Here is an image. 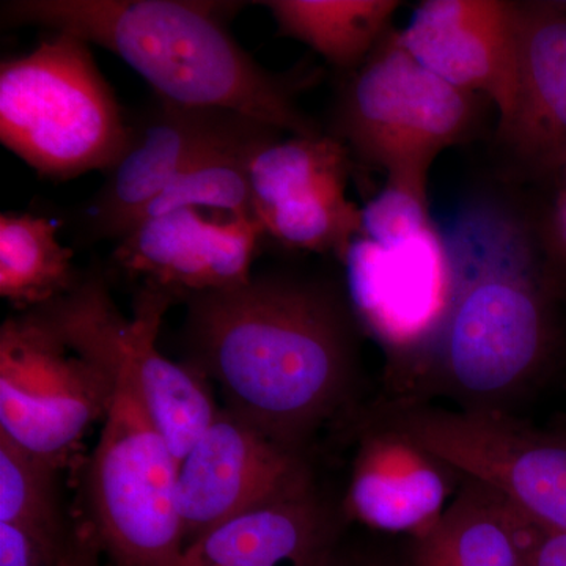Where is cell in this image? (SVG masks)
I'll return each instance as SVG.
<instances>
[{
	"mask_svg": "<svg viewBox=\"0 0 566 566\" xmlns=\"http://www.w3.org/2000/svg\"><path fill=\"white\" fill-rule=\"evenodd\" d=\"M185 304L186 365L219 386L230 415L305 453L348 408L356 335L352 307L331 286L268 271Z\"/></svg>",
	"mask_w": 566,
	"mask_h": 566,
	"instance_id": "obj_1",
	"label": "cell"
},
{
	"mask_svg": "<svg viewBox=\"0 0 566 566\" xmlns=\"http://www.w3.org/2000/svg\"><path fill=\"white\" fill-rule=\"evenodd\" d=\"M444 238L452 262L449 307L401 400L444 394L461 409L506 411L556 352V282L524 227L491 205L461 212Z\"/></svg>",
	"mask_w": 566,
	"mask_h": 566,
	"instance_id": "obj_2",
	"label": "cell"
},
{
	"mask_svg": "<svg viewBox=\"0 0 566 566\" xmlns=\"http://www.w3.org/2000/svg\"><path fill=\"white\" fill-rule=\"evenodd\" d=\"M244 3L207 0H9L3 28L70 33L117 55L155 95L233 112L292 136L322 134L296 103L297 81L263 69L227 21Z\"/></svg>",
	"mask_w": 566,
	"mask_h": 566,
	"instance_id": "obj_3",
	"label": "cell"
},
{
	"mask_svg": "<svg viewBox=\"0 0 566 566\" xmlns=\"http://www.w3.org/2000/svg\"><path fill=\"white\" fill-rule=\"evenodd\" d=\"M129 136L132 123L84 40L54 32L0 63V140L41 178L106 174Z\"/></svg>",
	"mask_w": 566,
	"mask_h": 566,
	"instance_id": "obj_4",
	"label": "cell"
},
{
	"mask_svg": "<svg viewBox=\"0 0 566 566\" xmlns=\"http://www.w3.org/2000/svg\"><path fill=\"white\" fill-rule=\"evenodd\" d=\"M84 353L111 371L114 386L88 464L82 524L114 566H178L185 551L178 461L132 376L102 354Z\"/></svg>",
	"mask_w": 566,
	"mask_h": 566,
	"instance_id": "obj_5",
	"label": "cell"
},
{
	"mask_svg": "<svg viewBox=\"0 0 566 566\" xmlns=\"http://www.w3.org/2000/svg\"><path fill=\"white\" fill-rule=\"evenodd\" d=\"M472 95L420 65L390 31L346 82L333 136L387 180L427 188L434 158L474 125Z\"/></svg>",
	"mask_w": 566,
	"mask_h": 566,
	"instance_id": "obj_6",
	"label": "cell"
},
{
	"mask_svg": "<svg viewBox=\"0 0 566 566\" xmlns=\"http://www.w3.org/2000/svg\"><path fill=\"white\" fill-rule=\"evenodd\" d=\"M170 305L161 296L137 293L128 318L115 304L104 274L87 271L70 293L35 312L65 340L103 354L132 376L142 403L180 463L219 408L203 375L158 349Z\"/></svg>",
	"mask_w": 566,
	"mask_h": 566,
	"instance_id": "obj_7",
	"label": "cell"
},
{
	"mask_svg": "<svg viewBox=\"0 0 566 566\" xmlns=\"http://www.w3.org/2000/svg\"><path fill=\"white\" fill-rule=\"evenodd\" d=\"M378 419L458 475L501 494L536 526L566 534V434L538 430L509 411L424 401H394Z\"/></svg>",
	"mask_w": 566,
	"mask_h": 566,
	"instance_id": "obj_8",
	"label": "cell"
},
{
	"mask_svg": "<svg viewBox=\"0 0 566 566\" xmlns=\"http://www.w3.org/2000/svg\"><path fill=\"white\" fill-rule=\"evenodd\" d=\"M114 378L33 311L0 327V436L66 468L92 423L103 420Z\"/></svg>",
	"mask_w": 566,
	"mask_h": 566,
	"instance_id": "obj_9",
	"label": "cell"
},
{
	"mask_svg": "<svg viewBox=\"0 0 566 566\" xmlns=\"http://www.w3.org/2000/svg\"><path fill=\"white\" fill-rule=\"evenodd\" d=\"M129 123L128 147L82 208V233L88 241L120 240L145 207L205 156L282 134L233 112L181 106L155 93Z\"/></svg>",
	"mask_w": 566,
	"mask_h": 566,
	"instance_id": "obj_10",
	"label": "cell"
},
{
	"mask_svg": "<svg viewBox=\"0 0 566 566\" xmlns=\"http://www.w3.org/2000/svg\"><path fill=\"white\" fill-rule=\"evenodd\" d=\"M348 147L333 136L268 140L251 156L253 218L285 248L335 253L344 260L363 233V208L346 196Z\"/></svg>",
	"mask_w": 566,
	"mask_h": 566,
	"instance_id": "obj_11",
	"label": "cell"
},
{
	"mask_svg": "<svg viewBox=\"0 0 566 566\" xmlns=\"http://www.w3.org/2000/svg\"><path fill=\"white\" fill-rule=\"evenodd\" d=\"M342 262L354 312L411 378L449 307L452 262L444 234L433 226L389 245L359 234Z\"/></svg>",
	"mask_w": 566,
	"mask_h": 566,
	"instance_id": "obj_12",
	"label": "cell"
},
{
	"mask_svg": "<svg viewBox=\"0 0 566 566\" xmlns=\"http://www.w3.org/2000/svg\"><path fill=\"white\" fill-rule=\"evenodd\" d=\"M264 238L253 218L178 210L136 223L115 244L111 264L139 285L137 293L186 303L248 282Z\"/></svg>",
	"mask_w": 566,
	"mask_h": 566,
	"instance_id": "obj_13",
	"label": "cell"
},
{
	"mask_svg": "<svg viewBox=\"0 0 566 566\" xmlns=\"http://www.w3.org/2000/svg\"><path fill=\"white\" fill-rule=\"evenodd\" d=\"M305 453L219 409L178 463L177 505L185 547L226 521L312 482Z\"/></svg>",
	"mask_w": 566,
	"mask_h": 566,
	"instance_id": "obj_14",
	"label": "cell"
},
{
	"mask_svg": "<svg viewBox=\"0 0 566 566\" xmlns=\"http://www.w3.org/2000/svg\"><path fill=\"white\" fill-rule=\"evenodd\" d=\"M397 39L420 65L460 91L486 95L502 133L515 117L520 6L499 0H427Z\"/></svg>",
	"mask_w": 566,
	"mask_h": 566,
	"instance_id": "obj_15",
	"label": "cell"
},
{
	"mask_svg": "<svg viewBox=\"0 0 566 566\" xmlns=\"http://www.w3.org/2000/svg\"><path fill=\"white\" fill-rule=\"evenodd\" d=\"M455 471L381 419L360 430L342 515L411 539L431 531L457 494Z\"/></svg>",
	"mask_w": 566,
	"mask_h": 566,
	"instance_id": "obj_16",
	"label": "cell"
},
{
	"mask_svg": "<svg viewBox=\"0 0 566 566\" xmlns=\"http://www.w3.org/2000/svg\"><path fill=\"white\" fill-rule=\"evenodd\" d=\"M345 523L312 480L207 532L178 566H331Z\"/></svg>",
	"mask_w": 566,
	"mask_h": 566,
	"instance_id": "obj_17",
	"label": "cell"
},
{
	"mask_svg": "<svg viewBox=\"0 0 566 566\" xmlns=\"http://www.w3.org/2000/svg\"><path fill=\"white\" fill-rule=\"evenodd\" d=\"M546 172L566 167V3L520 6L515 117L504 132Z\"/></svg>",
	"mask_w": 566,
	"mask_h": 566,
	"instance_id": "obj_18",
	"label": "cell"
},
{
	"mask_svg": "<svg viewBox=\"0 0 566 566\" xmlns=\"http://www.w3.org/2000/svg\"><path fill=\"white\" fill-rule=\"evenodd\" d=\"M534 523L482 483L461 476L444 515L411 539L409 566H528Z\"/></svg>",
	"mask_w": 566,
	"mask_h": 566,
	"instance_id": "obj_19",
	"label": "cell"
},
{
	"mask_svg": "<svg viewBox=\"0 0 566 566\" xmlns=\"http://www.w3.org/2000/svg\"><path fill=\"white\" fill-rule=\"evenodd\" d=\"M277 33L307 44L334 69L353 73L390 32L395 0H268Z\"/></svg>",
	"mask_w": 566,
	"mask_h": 566,
	"instance_id": "obj_20",
	"label": "cell"
},
{
	"mask_svg": "<svg viewBox=\"0 0 566 566\" xmlns=\"http://www.w3.org/2000/svg\"><path fill=\"white\" fill-rule=\"evenodd\" d=\"M59 226L32 212L0 216V296L20 314L61 300L80 282L74 251L59 240Z\"/></svg>",
	"mask_w": 566,
	"mask_h": 566,
	"instance_id": "obj_21",
	"label": "cell"
},
{
	"mask_svg": "<svg viewBox=\"0 0 566 566\" xmlns=\"http://www.w3.org/2000/svg\"><path fill=\"white\" fill-rule=\"evenodd\" d=\"M61 469L44 463L0 436V523L63 532Z\"/></svg>",
	"mask_w": 566,
	"mask_h": 566,
	"instance_id": "obj_22",
	"label": "cell"
},
{
	"mask_svg": "<svg viewBox=\"0 0 566 566\" xmlns=\"http://www.w3.org/2000/svg\"><path fill=\"white\" fill-rule=\"evenodd\" d=\"M427 188L387 180V186L363 208V237L381 245L397 244L431 229Z\"/></svg>",
	"mask_w": 566,
	"mask_h": 566,
	"instance_id": "obj_23",
	"label": "cell"
},
{
	"mask_svg": "<svg viewBox=\"0 0 566 566\" xmlns=\"http://www.w3.org/2000/svg\"><path fill=\"white\" fill-rule=\"evenodd\" d=\"M74 532L0 523V566H63Z\"/></svg>",
	"mask_w": 566,
	"mask_h": 566,
	"instance_id": "obj_24",
	"label": "cell"
},
{
	"mask_svg": "<svg viewBox=\"0 0 566 566\" xmlns=\"http://www.w3.org/2000/svg\"><path fill=\"white\" fill-rule=\"evenodd\" d=\"M528 566H566V534L534 524Z\"/></svg>",
	"mask_w": 566,
	"mask_h": 566,
	"instance_id": "obj_25",
	"label": "cell"
},
{
	"mask_svg": "<svg viewBox=\"0 0 566 566\" xmlns=\"http://www.w3.org/2000/svg\"><path fill=\"white\" fill-rule=\"evenodd\" d=\"M63 566H104L102 549L84 524L76 526Z\"/></svg>",
	"mask_w": 566,
	"mask_h": 566,
	"instance_id": "obj_26",
	"label": "cell"
},
{
	"mask_svg": "<svg viewBox=\"0 0 566 566\" xmlns=\"http://www.w3.org/2000/svg\"><path fill=\"white\" fill-rule=\"evenodd\" d=\"M553 237L558 255L566 262V185L558 193L553 212Z\"/></svg>",
	"mask_w": 566,
	"mask_h": 566,
	"instance_id": "obj_27",
	"label": "cell"
},
{
	"mask_svg": "<svg viewBox=\"0 0 566 566\" xmlns=\"http://www.w3.org/2000/svg\"><path fill=\"white\" fill-rule=\"evenodd\" d=\"M331 566H389L379 558L359 556V554H346L344 551L338 549L335 554L333 564Z\"/></svg>",
	"mask_w": 566,
	"mask_h": 566,
	"instance_id": "obj_28",
	"label": "cell"
},
{
	"mask_svg": "<svg viewBox=\"0 0 566 566\" xmlns=\"http://www.w3.org/2000/svg\"><path fill=\"white\" fill-rule=\"evenodd\" d=\"M562 180H564L565 185H566V167H565V170H564V174H562Z\"/></svg>",
	"mask_w": 566,
	"mask_h": 566,
	"instance_id": "obj_29",
	"label": "cell"
}]
</instances>
